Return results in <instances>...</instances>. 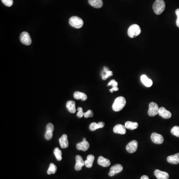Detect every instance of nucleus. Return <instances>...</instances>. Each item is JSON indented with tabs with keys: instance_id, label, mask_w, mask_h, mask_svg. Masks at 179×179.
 Returning a JSON list of instances; mask_svg holds the SVG:
<instances>
[{
	"instance_id": "obj_1",
	"label": "nucleus",
	"mask_w": 179,
	"mask_h": 179,
	"mask_svg": "<svg viewBox=\"0 0 179 179\" xmlns=\"http://www.w3.org/2000/svg\"><path fill=\"white\" fill-rule=\"evenodd\" d=\"M126 101L125 98L123 97H119L115 100L113 104V110L115 112H119L122 110L126 105Z\"/></svg>"
},
{
	"instance_id": "obj_2",
	"label": "nucleus",
	"mask_w": 179,
	"mask_h": 179,
	"mask_svg": "<svg viewBox=\"0 0 179 179\" xmlns=\"http://www.w3.org/2000/svg\"><path fill=\"white\" fill-rule=\"evenodd\" d=\"M165 9V3L164 0H156L153 5V9L154 13L157 15H161Z\"/></svg>"
},
{
	"instance_id": "obj_3",
	"label": "nucleus",
	"mask_w": 179,
	"mask_h": 179,
	"mask_svg": "<svg viewBox=\"0 0 179 179\" xmlns=\"http://www.w3.org/2000/svg\"><path fill=\"white\" fill-rule=\"evenodd\" d=\"M140 33L141 29L140 28L139 26L136 24L131 25L128 31V35L131 38H134L135 37H137Z\"/></svg>"
},
{
	"instance_id": "obj_4",
	"label": "nucleus",
	"mask_w": 179,
	"mask_h": 179,
	"mask_svg": "<svg viewBox=\"0 0 179 179\" xmlns=\"http://www.w3.org/2000/svg\"><path fill=\"white\" fill-rule=\"evenodd\" d=\"M71 26L76 28H80L83 26L84 22L82 19L77 16H72L69 19Z\"/></svg>"
},
{
	"instance_id": "obj_5",
	"label": "nucleus",
	"mask_w": 179,
	"mask_h": 179,
	"mask_svg": "<svg viewBox=\"0 0 179 179\" xmlns=\"http://www.w3.org/2000/svg\"><path fill=\"white\" fill-rule=\"evenodd\" d=\"M159 107L158 104L154 102H151L149 104L148 114L150 116H155L158 114Z\"/></svg>"
},
{
	"instance_id": "obj_6",
	"label": "nucleus",
	"mask_w": 179,
	"mask_h": 179,
	"mask_svg": "<svg viewBox=\"0 0 179 179\" xmlns=\"http://www.w3.org/2000/svg\"><path fill=\"white\" fill-rule=\"evenodd\" d=\"M20 40L22 44L26 45H30L32 43L30 34L26 31H24L21 34Z\"/></svg>"
},
{
	"instance_id": "obj_7",
	"label": "nucleus",
	"mask_w": 179,
	"mask_h": 179,
	"mask_svg": "<svg viewBox=\"0 0 179 179\" xmlns=\"http://www.w3.org/2000/svg\"><path fill=\"white\" fill-rule=\"evenodd\" d=\"M123 170V167L122 165L117 164L112 166L110 168V171L109 172V176L110 177L114 176L116 174L119 173Z\"/></svg>"
},
{
	"instance_id": "obj_8",
	"label": "nucleus",
	"mask_w": 179,
	"mask_h": 179,
	"mask_svg": "<svg viewBox=\"0 0 179 179\" xmlns=\"http://www.w3.org/2000/svg\"><path fill=\"white\" fill-rule=\"evenodd\" d=\"M151 140L155 144H161L164 142L163 136L160 134L153 132L151 135Z\"/></svg>"
},
{
	"instance_id": "obj_9",
	"label": "nucleus",
	"mask_w": 179,
	"mask_h": 179,
	"mask_svg": "<svg viewBox=\"0 0 179 179\" xmlns=\"http://www.w3.org/2000/svg\"><path fill=\"white\" fill-rule=\"evenodd\" d=\"M138 147V142L136 140H132L128 143L126 146V149L129 153H133L136 151Z\"/></svg>"
},
{
	"instance_id": "obj_10",
	"label": "nucleus",
	"mask_w": 179,
	"mask_h": 179,
	"mask_svg": "<svg viewBox=\"0 0 179 179\" xmlns=\"http://www.w3.org/2000/svg\"><path fill=\"white\" fill-rule=\"evenodd\" d=\"M158 114L164 119H169L172 116V113L165 107H161L159 109Z\"/></svg>"
},
{
	"instance_id": "obj_11",
	"label": "nucleus",
	"mask_w": 179,
	"mask_h": 179,
	"mask_svg": "<svg viewBox=\"0 0 179 179\" xmlns=\"http://www.w3.org/2000/svg\"><path fill=\"white\" fill-rule=\"evenodd\" d=\"M76 165L75 166V169L76 170H81L82 169L83 166L85 165V161L83 159L82 157L79 155H78L76 156Z\"/></svg>"
},
{
	"instance_id": "obj_12",
	"label": "nucleus",
	"mask_w": 179,
	"mask_h": 179,
	"mask_svg": "<svg viewBox=\"0 0 179 179\" xmlns=\"http://www.w3.org/2000/svg\"><path fill=\"white\" fill-rule=\"evenodd\" d=\"M90 147V144L88 141H86L85 138H83V141L81 142L78 143L77 144L76 148L79 150H82L83 151H87Z\"/></svg>"
},
{
	"instance_id": "obj_13",
	"label": "nucleus",
	"mask_w": 179,
	"mask_h": 179,
	"mask_svg": "<svg viewBox=\"0 0 179 179\" xmlns=\"http://www.w3.org/2000/svg\"><path fill=\"white\" fill-rule=\"evenodd\" d=\"M154 175L158 179H168L169 178V175L167 172H163L158 169L154 171Z\"/></svg>"
},
{
	"instance_id": "obj_14",
	"label": "nucleus",
	"mask_w": 179,
	"mask_h": 179,
	"mask_svg": "<svg viewBox=\"0 0 179 179\" xmlns=\"http://www.w3.org/2000/svg\"><path fill=\"white\" fill-rule=\"evenodd\" d=\"M98 163L100 166L104 167H107L110 166V161L108 159L105 158L103 156H100L98 159Z\"/></svg>"
},
{
	"instance_id": "obj_15",
	"label": "nucleus",
	"mask_w": 179,
	"mask_h": 179,
	"mask_svg": "<svg viewBox=\"0 0 179 179\" xmlns=\"http://www.w3.org/2000/svg\"><path fill=\"white\" fill-rule=\"evenodd\" d=\"M113 132L115 134H126V128L123 125H117L113 128Z\"/></svg>"
},
{
	"instance_id": "obj_16",
	"label": "nucleus",
	"mask_w": 179,
	"mask_h": 179,
	"mask_svg": "<svg viewBox=\"0 0 179 179\" xmlns=\"http://www.w3.org/2000/svg\"><path fill=\"white\" fill-rule=\"evenodd\" d=\"M167 160L168 162L172 164H178L179 163V153L175 155L169 156L167 157Z\"/></svg>"
},
{
	"instance_id": "obj_17",
	"label": "nucleus",
	"mask_w": 179,
	"mask_h": 179,
	"mask_svg": "<svg viewBox=\"0 0 179 179\" xmlns=\"http://www.w3.org/2000/svg\"><path fill=\"white\" fill-rule=\"evenodd\" d=\"M59 143H60V146L62 148H67L69 145L67 135L66 134H63L59 139Z\"/></svg>"
},
{
	"instance_id": "obj_18",
	"label": "nucleus",
	"mask_w": 179,
	"mask_h": 179,
	"mask_svg": "<svg viewBox=\"0 0 179 179\" xmlns=\"http://www.w3.org/2000/svg\"><path fill=\"white\" fill-rule=\"evenodd\" d=\"M66 107L70 113H75L76 111V104L75 101H69L66 103Z\"/></svg>"
},
{
	"instance_id": "obj_19",
	"label": "nucleus",
	"mask_w": 179,
	"mask_h": 179,
	"mask_svg": "<svg viewBox=\"0 0 179 179\" xmlns=\"http://www.w3.org/2000/svg\"><path fill=\"white\" fill-rule=\"evenodd\" d=\"M104 126V122H99L98 123H95V122H92L90 125L89 129L91 131H94L95 130L98 129V128H103Z\"/></svg>"
},
{
	"instance_id": "obj_20",
	"label": "nucleus",
	"mask_w": 179,
	"mask_h": 179,
	"mask_svg": "<svg viewBox=\"0 0 179 179\" xmlns=\"http://www.w3.org/2000/svg\"><path fill=\"white\" fill-rule=\"evenodd\" d=\"M88 1L91 6L97 9L101 8L103 6L102 0H89Z\"/></svg>"
},
{
	"instance_id": "obj_21",
	"label": "nucleus",
	"mask_w": 179,
	"mask_h": 179,
	"mask_svg": "<svg viewBox=\"0 0 179 179\" xmlns=\"http://www.w3.org/2000/svg\"><path fill=\"white\" fill-rule=\"evenodd\" d=\"M95 157L93 155L90 154L87 156V160L85 161V166L87 168H90L92 167Z\"/></svg>"
},
{
	"instance_id": "obj_22",
	"label": "nucleus",
	"mask_w": 179,
	"mask_h": 179,
	"mask_svg": "<svg viewBox=\"0 0 179 179\" xmlns=\"http://www.w3.org/2000/svg\"><path fill=\"white\" fill-rule=\"evenodd\" d=\"M74 97L76 100H81L83 101H85L87 99V95L85 93L78 91L74 92Z\"/></svg>"
},
{
	"instance_id": "obj_23",
	"label": "nucleus",
	"mask_w": 179,
	"mask_h": 179,
	"mask_svg": "<svg viewBox=\"0 0 179 179\" xmlns=\"http://www.w3.org/2000/svg\"><path fill=\"white\" fill-rule=\"evenodd\" d=\"M141 81L144 85L147 87H150L153 85V82L151 79H149L145 75H142L141 76Z\"/></svg>"
},
{
	"instance_id": "obj_24",
	"label": "nucleus",
	"mask_w": 179,
	"mask_h": 179,
	"mask_svg": "<svg viewBox=\"0 0 179 179\" xmlns=\"http://www.w3.org/2000/svg\"><path fill=\"white\" fill-rule=\"evenodd\" d=\"M125 127L127 129L130 130H134L138 128V124L136 122H126L125 123Z\"/></svg>"
},
{
	"instance_id": "obj_25",
	"label": "nucleus",
	"mask_w": 179,
	"mask_h": 179,
	"mask_svg": "<svg viewBox=\"0 0 179 179\" xmlns=\"http://www.w3.org/2000/svg\"><path fill=\"white\" fill-rule=\"evenodd\" d=\"M113 75V74L112 71L109 70L108 68L106 67H104L103 73L101 74V77H102L103 80H106L107 78H109V77L112 76Z\"/></svg>"
},
{
	"instance_id": "obj_26",
	"label": "nucleus",
	"mask_w": 179,
	"mask_h": 179,
	"mask_svg": "<svg viewBox=\"0 0 179 179\" xmlns=\"http://www.w3.org/2000/svg\"><path fill=\"white\" fill-rule=\"evenodd\" d=\"M118 83L115 80H112L109 82V84H107V86H113V88L110 90V92H113L114 91H118L119 90L118 87Z\"/></svg>"
},
{
	"instance_id": "obj_27",
	"label": "nucleus",
	"mask_w": 179,
	"mask_h": 179,
	"mask_svg": "<svg viewBox=\"0 0 179 179\" xmlns=\"http://www.w3.org/2000/svg\"><path fill=\"white\" fill-rule=\"evenodd\" d=\"M57 168L56 167V165H55L53 163H51L47 171V174H48V175L54 174L57 171Z\"/></svg>"
},
{
	"instance_id": "obj_28",
	"label": "nucleus",
	"mask_w": 179,
	"mask_h": 179,
	"mask_svg": "<svg viewBox=\"0 0 179 179\" xmlns=\"http://www.w3.org/2000/svg\"><path fill=\"white\" fill-rule=\"evenodd\" d=\"M54 154L56 159L58 161H61L62 159V152L58 147H56L54 150Z\"/></svg>"
},
{
	"instance_id": "obj_29",
	"label": "nucleus",
	"mask_w": 179,
	"mask_h": 179,
	"mask_svg": "<svg viewBox=\"0 0 179 179\" xmlns=\"http://www.w3.org/2000/svg\"><path fill=\"white\" fill-rule=\"evenodd\" d=\"M171 132L173 135L179 137V127L178 126H175L172 128L171 130Z\"/></svg>"
},
{
	"instance_id": "obj_30",
	"label": "nucleus",
	"mask_w": 179,
	"mask_h": 179,
	"mask_svg": "<svg viewBox=\"0 0 179 179\" xmlns=\"http://www.w3.org/2000/svg\"><path fill=\"white\" fill-rule=\"evenodd\" d=\"M2 3L7 7H10L13 4V0H1Z\"/></svg>"
},
{
	"instance_id": "obj_31",
	"label": "nucleus",
	"mask_w": 179,
	"mask_h": 179,
	"mask_svg": "<svg viewBox=\"0 0 179 179\" xmlns=\"http://www.w3.org/2000/svg\"><path fill=\"white\" fill-rule=\"evenodd\" d=\"M78 112L77 114V116L79 118H82L83 116H84V113L83 110V109L82 107H79L77 109Z\"/></svg>"
},
{
	"instance_id": "obj_32",
	"label": "nucleus",
	"mask_w": 179,
	"mask_h": 179,
	"mask_svg": "<svg viewBox=\"0 0 179 179\" xmlns=\"http://www.w3.org/2000/svg\"><path fill=\"white\" fill-rule=\"evenodd\" d=\"M94 116V113L92 110H88L85 113H84V116L85 118H91Z\"/></svg>"
},
{
	"instance_id": "obj_33",
	"label": "nucleus",
	"mask_w": 179,
	"mask_h": 179,
	"mask_svg": "<svg viewBox=\"0 0 179 179\" xmlns=\"http://www.w3.org/2000/svg\"><path fill=\"white\" fill-rule=\"evenodd\" d=\"M52 136H53L52 132L46 131V132L45 134V138L46 139L48 140H50L52 138Z\"/></svg>"
},
{
	"instance_id": "obj_34",
	"label": "nucleus",
	"mask_w": 179,
	"mask_h": 179,
	"mask_svg": "<svg viewBox=\"0 0 179 179\" xmlns=\"http://www.w3.org/2000/svg\"><path fill=\"white\" fill-rule=\"evenodd\" d=\"M54 129V126L52 123H49L47 124V125H46V131L53 132Z\"/></svg>"
},
{
	"instance_id": "obj_35",
	"label": "nucleus",
	"mask_w": 179,
	"mask_h": 179,
	"mask_svg": "<svg viewBox=\"0 0 179 179\" xmlns=\"http://www.w3.org/2000/svg\"><path fill=\"white\" fill-rule=\"evenodd\" d=\"M141 179H149V178L146 175H143V176L141 177Z\"/></svg>"
},
{
	"instance_id": "obj_36",
	"label": "nucleus",
	"mask_w": 179,
	"mask_h": 179,
	"mask_svg": "<svg viewBox=\"0 0 179 179\" xmlns=\"http://www.w3.org/2000/svg\"><path fill=\"white\" fill-rule=\"evenodd\" d=\"M176 25L179 28V17H177V19L176 20Z\"/></svg>"
},
{
	"instance_id": "obj_37",
	"label": "nucleus",
	"mask_w": 179,
	"mask_h": 179,
	"mask_svg": "<svg viewBox=\"0 0 179 179\" xmlns=\"http://www.w3.org/2000/svg\"><path fill=\"white\" fill-rule=\"evenodd\" d=\"M176 14L177 16V17H179V9H177L176 10Z\"/></svg>"
}]
</instances>
